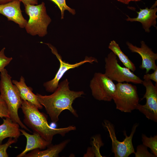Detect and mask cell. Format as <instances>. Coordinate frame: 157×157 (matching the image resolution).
Returning a JSON list of instances; mask_svg holds the SVG:
<instances>
[{
  "mask_svg": "<svg viewBox=\"0 0 157 157\" xmlns=\"http://www.w3.org/2000/svg\"><path fill=\"white\" fill-rule=\"evenodd\" d=\"M69 82L65 79L60 83L53 93L49 95L36 94L39 103L43 106L51 121L56 123L59 120V116L64 110H67L75 117H78L76 110L72 104L74 101L84 94L83 91L71 90Z\"/></svg>",
  "mask_w": 157,
  "mask_h": 157,
  "instance_id": "6da1fadb",
  "label": "cell"
},
{
  "mask_svg": "<svg viewBox=\"0 0 157 157\" xmlns=\"http://www.w3.org/2000/svg\"><path fill=\"white\" fill-rule=\"evenodd\" d=\"M21 108L24 115L23 122L25 125L50 143L55 135L59 134L64 136L67 133L76 129L73 126L60 128L51 127L44 114L40 112L35 105L27 101L22 100Z\"/></svg>",
  "mask_w": 157,
  "mask_h": 157,
  "instance_id": "7a4b0ae2",
  "label": "cell"
},
{
  "mask_svg": "<svg viewBox=\"0 0 157 157\" xmlns=\"http://www.w3.org/2000/svg\"><path fill=\"white\" fill-rule=\"evenodd\" d=\"M0 78V94L7 105L10 118L13 122L18 123L22 128L31 132L19 117L18 110L21 108L22 100L18 88L15 85L13 84L11 77L6 69L1 72Z\"/></svg>",
  "mask_w": 157,
  "mask_h": 157,
  "instance_id": "3957f363",
  "label": "cell"
},
{
  "mask_svg": "<svg viewBox=\"0 0 157 157\" xmlns=\"http://www.w3.org/2000/svg\"><path fill=\"white\" fill-rule=\"evenodd\" d=\"M24 6L25 12L29 17L25 27L26 32L32 36H44L47 33V27L51 21L47 13L44 3Z\"/></svg>",
  "mask_w": 157,
  "mask_h": 157,
  "instance_id": "277c9868",
  "label": "cell"
},
{
  "mask_svg": "<svg viewBox=\"0 0 157 157\" xmlns=\"http://www.w3.org/2000/svg\"><path fill=\"white\" fill-rule=\"evenodd\" d=\"M113 99L116 108L122 112L131 113L136 108L139 99L136 86L128 83H118Z\"/></svg>",
  "mask_w": 157,
  "mask_h": 157,
  "instance_id": "5b68a950",
  "label": "cell"
},
{
  "mask_svg": "<svg viewBox=\"0 0 157 157\" xmlns=\"http://www.w3.org/2000/svg\"><path fill=\"white\" fill-rule=\"evenodd\" d=\"M104 74L113 81L118 83L126 82L141 84L143 80L127 67L121 66L118 63L117 56L112 51L105 58Z\"/></svg>",
  "mask_w": 157,
  "mask_h": 157,
  "instance_id": "8992f818",
  "label": "cell"
},
{
  "mask_svg": "<svg viewBox=\"0 0 157 157\" xmlns=\"http://www.w3.org/2000/svg\"><path fill=\"white\" fill-rule=\"evenodd\" d=\"M90 87L92 95L99 101H110L116 90V85L104 74L95 73L90 81Z\"/></svg>",
  "mask_w": 157,
  "mask_h": 157,
  "instance_id": "52a82bcc",
  "label": "cell"
},
{
  "mask_svg": "<svg viewBox=\"0 0 157 157\" xmlns=\"http://www.w3.org/2000/svg\"><path fill=\"white\" fill-rule=\"evenodd\" d=\"M103 125L107 129L112 142V151L115 157H128L135 151L133 145L132 139L133 135L138 126L137 124H134L131 134L127 136L125 131L124 134L125 136L123 141L120 142L117 139L114 126L110 122L107 120L104 121Z\"/></svg>",
  "mask_w": 157,
  "mask_h": 157,
  "instance_id": "ba28073f",
  "label": "cell"
},
{
  "mask_svg": "<svg viewBox=\"0 0 157 157\" xmlns=\"http://www.w3.org/2000/svg\"><path fill=\"white\" fill-rule=\"evenodd\" d=\"M51 49L52 53L56 55L60 62V67L54 77L51 80L44 83L43 86L47 91L53 92L57 88L59 82L64 74L68 70L78 67L86 63L92 64L93 62L98 63L97 59L93 57L86 56L85 59L78 63L70 64L62 60V57L59 54L56 49L49 43H46Z\"/></svg>",
  "mask_w": 157,
  "mask_h": 157,
  "instance_id": "9c48e42d",
  "label": "cell"
},
{
  "mask_svg": "<svg viewBox=\"0 0 157 157\" xmlns=\"http://www.w3.org/2000/svg\"><path fill=\"white\" fill-rule=\"evenodd\" d=\"M142 84L146 88V92L141 100L145 98L146 103L139 104L136 109L144 114L149 119L157 122V83L154 85L151 80L142 81Z\"/></svg>",
  "mask_w": 157,
  "mask_h": 157,
  "instance_id": "30bf717a",
  "label": "cell"
},
{
  "mask_svg": "<svg viewBox=\"0 0 157 157\" xmlns=\"http://www.w3.org/2000/svg\"><path fill=\"white\" fill-rule=\"evenodd\" d=\"M140 43L141 47H139L129 42H126L128 48L131 52L137 53L140 56L142 63L140 67L142 69H146V73H147L151 69L154 71L157 69L155 63L157 59V54L155 53L144 41H141Z\"/></svg>",
  "mask_w": 157,
  "mask_h": 157,
  "instance_id": "8fae6325",
  "label": "cell"
},
{
  "mask_svg": "<svg viewBox=\"0 0 157 157\" xmlns=\"http://www.w3.org/2000/svg\"><path fill=\"white\" fill-rule=\"evenodd\" d=\"M21 2L13 0L0 5V14L5 16L8 21H13L21 28H24L27 21L23 16L21 9Z\"/></svg>",
  "mask_w": 157,
  "mask_h": 157,
  "instance_id": "7c38bea8",
  "label": "cell"
},
{
  "mask_svg": "<svg viewBox=\"0 0 157 157\" xmlns=\"http://www.w3.org/2000/svg\"><path fill=\"white\" fill-rule=\"evenodd\" d=\"M156 4V3H155L150 8L147 7L144 9L140 8L139 11L137 12L138 15L135 18H130L126 15L127 18L126 20L131 22H140L145 31L149 33L150 31V28L151 26L156 27L157 18V15L156 14L157 11Z\"/></svg>",
  "mask_w": 157,
  "mask_h": 157,
  "instance_id": "4fadbf2b",
  "label": "cell"
},
{
  "mask_svg": "<svg viewBox=\"0 0 157 157\" xmlns=\"http://www.w3.org/2000/svg\"><path fill=\"white\" fill-rule=\"evenodd\" d=\"M22 135L26 139L27 142L25 148L21 153L18 155L17 157H23L27 153L36 149H44L51 144L46 140L37 133L33 132L32 134L27 133L25 130L20 129Z\"/></svg>",
  "mask_w": 157,
  "mask_h": 157,
  "instance_id": "5bb4252c",
  "label": "cell"
},
{
  "mask_svg": "<svg viewBox=\"0 0 157 157\" xmlns=\"http://www.w3.org/2000/svg\"><path fill=\"white\" fill-rule=\"evenodd\" d=\"M69 140H67L60 143L53 145L50 144L46 150L41 151L39 149L32 150L26 154L24 157H57L69 142Z\"/></svg>",
  "mask_w": 157,
  "mask_h": 157,
  "instance_id": "9a60e30c",
  "label": "cell"
},
{
  "mask_svg": "<svg viewBox=\"0 0 157 157\" xmlns=\"http://www.w3.org/2000/svg\"><path fill=\"white\" fill-rule=\"evenodd\" d=\"M3 119V123L0 125V143L7 138L17 139L21 135L19 125L13 122L9 117Z\"/></svg>",
  "mask_w": 157,
  "mask_h": 157,
  "instance_id": "2e32d148",
  "label": "cell"
},
{
  "mask_svg": "<svg viewBox=\"0 0 157 157\" xmlns=\"http://www.w3.org/2000/svg\"><path fill=\"white\" fill-rule=\"evenodd\" d=\"M18 88L20 96L23 100L27 101L35 105L39 109H42L43 106L38 101L36 94H34L31 88L28 87L25 83L24 78L22 76L19 81L15 80L12 81Z\"/></svg>",
  "mask_w": 157,
  "mask_h": 157,
  "instance_id": "e0dca14e",
  "label": "cell"
},
{
  "mask_svg": "<svg viewBox=\"0 0 157 157\" xmlns=\"http://www.w3.org/2000/svg\"><path fill=\"white\" fill-rule=\"evenodd\" d=\"M108 47L118 57L125 67L133 72L136 70V68L135 64L122 52L119 44L115 41L114 40L111 41L109 44Z\"/></svg>",
  "mask_w": 157,
  "mask_h": 157,
  "instance_id": "ac0fdd59",
  "label": "cell"
},
{
  "mask_svg": "<svg viewBox=\"0 0 157 157\" xmlns=\"http://www.w3.org/2000/svg\"><path fill=\"white\" fill-rule=\"evenodd\" d=\"M142 141L143 144L150 148L155 157L157 156V135L148 137L145 135L142 134Z\"/></svg>",
  "mask_w": 157,
  "mask_h": 157,
  "instance_id": "d6986e66",
  "label": "cell"
},
{
  "mask_svg": "<svg viewBox=\"0 0 157 157\" xmlns=\"http://www.w3.org/2000/svg\"><path fill=\"white\" fill-rule=\"evenodd\" d=\"M92 147H91L92 151L96 157H103L100 152L101 147L104 145L99 135H97L92 138Z\"/></svg>",
  "mask_w": 157,
  "mask_h": 157,
  "instance_id": "ffe728a7",
  "label": "cell"
},
{
  "mask_svg": "<svg viewBox=\"0 0 157 157\" xmlns=\"http://www.w3.org/2000/svg\"><path fill=\"white\" fill-rule=\"evenodd\" d=\"M53 2L58 6L61 12V19L64 18V12L65 10H67L73 15L75 14L76 12L74 9L68 7L66 4L65 0H50Z\"/></svg>",
  "mask_w": 157,
  "mask_h": 157,
  "instance_id": "44dd1931",
  "label": "cell"
},
{
  "mask_svg": "<svg viewBox=\"0 0 157 157\" xmlns=\"http://www.w3.org/2000/svg\"><path fill=\"white\" fill-rule=\"evenodd\" d=\"M17 139L9 138L8 140L5 144L0 143V157H8L9 155L7 152L8 147L12 144L16 143Z\"/></svg>",
  "mask_w": 157,
  "mask_h": 157,
  "instance_id": "7402d4cb",
  "label": "cell"
},
{
  "mask_svg": "<svg viewBox=\"0 0 157 157\" xmlns=\"http://www.w3.org/2000/svg\"><path fill=\"white\" fill-rule=\"evenodd\" d=\"M134 154L135 157H156L154 154L149 153L147 150V147L143 144L137 147L136 152Z\"/></svg>",
  "mask_w": 157,
  "mask_h": 157,
  "instance_id": "603a6c76",
  "label": "cell"
},
{
  "mask_svg": "<svg viewBox=\"0 0 157 157\" xmlns=\"http://www.w3.org/2000/svg\"><path fill=\"white\" fill-rule=\"evenodd\" d=\"M5 48H3L0 51V72L3 71L5 67L8 65L12 60V57H6L4 53Z\"/></svg>",
  "mask_w": 157,
  "mask_h": 157,
  "instance_id": "cb8c5ba5",
  "label": "cell"
},
{
  "mask_svg": "<svg viewBox=\"0 0 157 157\" xmlns=\"http://www.w3.org/2000/svg\"><path fill=\"white\" fill-rule=\"evenodd\" d=\"M0 117L10 118V113L7 105L0 94Z\"/></svg>",
  "mask_w": 157,
  "mask_h": 157,
  "instance_id": "d4e9b609",
  "label": "cell"
},
{
  "mask_svg": "<svg viewBox=\"0 0 157 157\" xmlns=\"http://www.w3.org/2000/svg\"><path fill=\"white\" fill-rule=\"evenodd\" d=\"M154 72L150 74L146 73L143 76L144 80H152L157 83V69L154 71Z\"/></svg>",
  "mask_w": 157,
  "mask_h": 157,
  "instance_id": "484cf974",
  "label": "cell"
},
{
  "mask_svg": "<svg viewBox=\"0 0 157 157\" xmlns=\"http://www.w3.org/2000/svg\"><path fill=\"white\" fill-rule=\"evenodd\" d=\"M22 2L24 5L29 4L32 5L38 4V0H18Z\"/></svg>",
  "mask_w": 157,
  "mask_h": 157,
  "instance_id": "4316f807",
  "label": "cell"
},
{
  "mask_svg": "<svg viewBox=\"0 0 157 157\" xmlns=\"http://www.w3.org/2000/svg\"><path fill=\"white\" fill-rule=\"evenodd\" d=\"M84 156L89 157H94V156L91 147H90L88 149L87 152L84 155Z\"/></svg>",
  "mask_w": 157,
  "mask_h": 157,
  "instance_id": "83f0119b",
  "label": "cell"
},
{
  "mask_svg": "<svg viewBox=\"0 0 157 157\" xmlns=\"http://www.w3.org/2000/svg\"><path fill=\"white\" fill-rule=\"evenodd\" d=\"M119 1L123 3L128 4L131 1H141V0H116Z\"/></svg>",
  "mask_w": 157,
  "mask_h": 157,
  "instance_id": "f1b7e54d",
  "label": "cell"
},
{
  "mask_svg": "<svg viewBox=\"0 0 157 157\" xmlns=\"http://www.w3.org/2000/svg\"><path fill=\"white\" fill-rule=\"evenodd\" d=\"M13 0H0V5L7 3Z\"/></svg>",
  "mask_w": 157,
  "mask_h": 157,
  "instance_id": "f546056e",
  "label": "cell"
}]
</instances>
